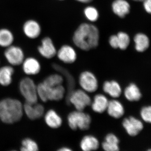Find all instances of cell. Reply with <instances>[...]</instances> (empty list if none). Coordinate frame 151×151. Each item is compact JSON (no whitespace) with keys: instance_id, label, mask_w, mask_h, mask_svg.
<instances>
[{"instance_id":"6da1fadb","label":"cell","mask_w":151,"mask_h":151,"mask_svg":"<svg viewBox=\"0 0 151 151\" xmlns=\"http://www.w3.org/2000/svg\"><path fill=\"white\" fill-rule=\"evenodd\" d=\"M99 32L93 25L82 24L74 33L73 41L75 45L83 50H90L98 45Z\"/></svg>"},{"instance_id":"7a4b0ae2","label":"cell","mask_w":151,"mask_h":151,"mask_svg":"<svg viewBox=\"0 0 151 151\" xmlns=\"http://www.w3.org/2000/svg\"><path fill=\"white\" fill-rule=\"evenodd\" d=\"M23 105L14 98H4L0 100V120L5 124L19 122L24 114Z\"/></svg>"},{"instance_id":"3957f363","label":"cell","mask_w":151,"mask_h":151,"mask_svg":"<svg viewBox=\"0 0 151 151\" xmlns=\"http://www.w3.org/2000/svg\"><path fill=\"white\" fill-rule=\"evenodd\" d=\"M38 98L44 103L48 101H58L62 100L65 93V88L62 85L50 87L42 82L37 85Z\"/></svg>"},{"instance_id":"277c9868","label":"cell","mask_w":151,"mask_h":151,"mask_svg":"<svg viewBox=\"0 0 151 151\" xmlns=\"http://www.w3.org/2000/svg\"><path fill=\"white\" fill-rule=\"evenodd\" d=\"M68 123L70 129L73 130L79 129L85 131L89 129L92 119L91 116L83 111H73L68 116Z\"/></svg>"},{"instance_id":"5b68a950","label":"cell","mask_w":151,"mask_h":151,"mask_svg":"<svg viewBox=\"0 0 151 151\" xmlns=\"http://www.w3.org/2000/svg\"><path fill=\"white\" fill-rule=\"evenodd\" d=\"M19 90L26 103H37L38 100L37 85L29 77L22 78L19 84Z\"/></svg>"},{"instance_id":"8992f818","label":"cell","mask_w":151,"mask_h":151,"mask_svg":"<svg viewBox=\"0 0 151 151\" xmlns=\"http://www.w3.org/2000/svg\"><path fill=\"white\" fill-rule=\"evenodd\" d=\"M68 100L76 110L79 111H84L92 103L90 96L83 89H77L70 92Z\"/></svg>"},{"instance_id":"52a82bcc","label":"cell","mask_w":151,"mask_h":151,"mask_svg":"<svg viewBox=\"0 0 151 151\" xmlns=\"http://www.w3.org/2000/svg\"><path fill=\"white\" fill-rule=\"evenodd\" d=\"M79 85L87 93L96 92L98 88V81L94 73L85 71L80 74L78 78Z\"/></svg>"},{"instance_id":"ba28073f","label":"cell","mask_w":151,"mask_h":151,"mask_svg":"<svg viewBox=\"0 0 151 151\" xmlns=\"http://www.w3.org/2000/svg\"><path fill=\"white\" fill-rule=\"evenodd\" d=\"M4 55L12 66L22 65L25 59L24 52L21 47L13 44L6 48Z\"/></svg>"},{"instance_id":"9c48e42d","label":"cell","mask_w":151,"mask_h":151,"mask_svg":"<svg viewBox=\"0 0 151 151\" xmlns=\"http://www.w3.org/2000/svg\"><path fill=\"white\" fill-rule=\"evenodd\" d=\"M24 113L30 120H37L44 115L45 108L37 103H29L25 102L23 105Z\"/></svg>"},{"instance_id":"30bf717a","label":"cell","mask_w":151,"mask_h":151,"mask_svg":"<svg viewBox=\"0 0 151 151\" xmlns=\"http://www.w3.org/2000/svg\"><path fill=\"white\" fill-rule=\"evenodd\" d=\"M122 125L127 134L132 137L137 135L144 127L142 122L132 116L124 119Z\"/></svg>"},{"instance_id":"8fae6325","label":"cell","mask_w":151,"mask_h":151,"mask_svg":"<svg viewBox=\"0 0 151 151\" xmlns=\"http://www.w3.org/2000/svg\"><path fill=\"white\" fill-rule=\"evenodd\" d=\"M39 54L46 59H51L57 54L56 48L50 38H43L41 45L37 47Z\"/></svg>"},{"instance_id":"7c38bea8","label":"cell","mask_w":151,"mask_h":151,"mask_svg":"<svg viewBox=\"0 0 151 151\" xmlns=\"http://www.w3.org/2000/svg\"><path fill=\"white\" fill-rule=\"evenodd\" d=\"M22 29L24 35L30 39L37 38L41 33L40 25L34 19L28 20L25 22Z\"/></svg>"},{"instance_id":"4fadbf2b","label":"cell","mask_w":151,"mask_h":151,"mask_svg":"<svg viewBox=\"0 0 151 151\" xmlns=\"http://www.w3.org/2000/svg\"><path fill=\"white\" fill-rule=\"evenodd\" d=\"M22 65L24 72L27 75H37L40 72L41 68L39 61L32 57L24 59Z\"/></svg>"},{"instance_id":"5bb4252c","label":"cell","mask_w":151,"mask_h":151,"mask_svg":"<svg viewBox=\"0 0 151 151\" xmlns=\"http://www.w3.org/2000/svg\"><path fill=\"white\" fill-rule=\"evenodd\" d=\"M57 54L60 60L68 64L75 62L77 57L75 50L71 47L67 45L63 46Z\"/></svg>"},{"instance_id":"9a60e30c","label":"cell","mask_w":151,"mask_h":151,"mask_svg":"<svg viewBox=\"0 0 151 151\" xmlns=\"http://www.w3.org/2000/svg\"><path fill=\"white\" fill-rule=\"evenodd\" d=\"M44 116L45 124L50 128L53 129H58L62 125V118L55 110L52 109L48 110L45 113Z\"/></svg>"},{"instance_id":"2e32d148","label":"cell","mask_w":151,"mask_h":151,"mask_svg":"<svg viewBox=\"0 0 151 151\" xmlns=\"http://www.w3.org/2000/svg\"><path fill=\"white\" fill-rule=\"evenodd\" d=\"M106 111L109 116L116 119L121 118L125 113L124 107L122 103L116 100L109 101Z\"/></svg>"},{"instance_id":"e0dca14e","label":"cell","mask_w":151,"mask_h":151,"mask_svg":"<svg viewBox=\"0 0 151 151\" xmlns=\"http://www.w3.org/2000/svg\"><path fill=\"white\" fill-rule=\"evenodd\" d=\"M103 89L105 93L113 98H118L122 94V87L115 80L105 81L103 84Z\"/></svg>"},{"instance_id":"ac0fdd59","label":"cell","mask_w":151,"mask_h":151,"mask_svg":"<svg viewBox=\"0 0 151 151\" xmlns=\"http://www.w3.org/2000/svg\"><path fill=\"white\" fill-rule=\"evenodd\" d=\"M108 98L102 94H97L94 97L91 105L92 110L97 113H104L107 110L108 103Z\"/></svg>"},{"instance_id":"d6986e66","label":"cell","mask_w":151,"mask_h":151,"mask_svg":"<svg viewBox=\"0 0 151 151\" xmlns=\"http://www.w3.org/2000/svg\"><path fill=\"white\" fill-rule=\"evenodd\" d=\"M14 73V70L12 65H4L0 67V84L3 86L10 85Z\"/></svg>"},{"instance_id":"ffe728a7","label":"cell","mask_w":151,"mask_h":151,"mask_svg":"<svg viewBox=\"0 0 151 151\" xmlns=\"http://www.w3.org/2000/svg\"><path fill=\"white\" fill-rule=\"evenodd\" d=\"M80 147L84 151L96 150L100 147V142L97 138L92 135L84 136L81 140Z\"/></svg>"},{"instance_id":"44dd1931","label":"cell","mask_w":151,"mask_h":151,"mask_svg":"<svg viewBox=\"0 0 151 151\" xmlns=\"http://www.w3.org/2000/svg\"><path fill=\"white\" fill-rule=\"evenodd\" d=\"M130 6L126 0H116L112 4L114 13L120 17H124L129 12Z\"/></svg>"},{"instance_id":"7402d4cb","label":"cell","mask_w":151,"mask_h":151,"mask_svg":"<svg viewBox=\"0 0 151 151\" xmlns=\"http://www.w3.org/2000/svg\"><path fill=\"white\" fill-rule=\"evenodd\" d=\"M119 140L114 134L110 133L106 135L105 141L102 143V148L106 151L119 150Z\"/></svg>"},{"instance_id":"603a6c76","label":"cell","mask_w":151,"mask_h":151,"mask_svg":"<svg viewBox=\"0 0 151 151\" xmlns=\"http://www.w3.org/2000/svg\"><path fill=\"white\" fill-rule=\"evenodd\" d=\"M14 40L13 33L8 29H0V47L6 48L12 45Z\"/></svg>"},{"instance_id":"cb8c5ba5","label":"cell","mask_w":151,"mask_h":151,"mask_svg":"<svg viewBox=\"0 0 151 151\" xmlns=\"http://www.w3.org/2000/svg\"><path fill=\"white\" fill-rule=\"evenodd\" d=\"M124 95L127 100L131 102L139 101L142 97V94L140 89L134 83L130 84L125 89Z\"/></svg>"},{"instance_id":"d4e9b609","label":"cell","mask_w":151,"mask_h":151,"mask_svg":"<svg viewBox=\"0 0 151 151\" xmlns=\"http://www.w3.org/2000/svg\"><path fill=\"white\" fill-rule=\"evenodd\" d=\"M134 40L136 44V49L137 51L142 52L145 51L149 46L148 37L143 34H138L135 36Z\"/></svg>"},{"instance_id":"484cf974","label":"cell","mask_w":151,"mask_h":151,"mask_svg":"<svg viewBox=\"0 0 151 151\" xmlns=\"http://www.w3.org/2000/svg\"><path fill=\"white\" fill-rule=\"evenodd\" d=\"M63 78L62 76L59 74H53L48 76L44 79L42 83L50 87H55L62 85Z\"/></svg>"},{"instance_id":"4316f807","label":"cell","mask_w":151,"mask_h":151,"mask_svg":"<svg viewBox=\"0 0 151 151\" xmlns=\"http://www.w3.org/2000/svg\"><path fill=\"white\" fill-rule=\"evenodd\" d=\"M20 150L22 151H37L39 147L37 143L29 138H25L22 141Z\"/></svg>"},{"instance_id":"83f0119b","label":"cell","mask_w":151,"mask_h":151,"mask_svg":"<svg viewBox=\"0 0 151 151\" xmlns=\"http://www.w3.org/2000/svg\"><path fill=\"white\" fill-rule=\"evenodd\" d=\"M116 36L118 48L123 50L126 49L129 44V37L127 33L123 32H119Z\"/></svg>"},{"instance_id":"f1b7e54d","label":"cell","mask_w":151,"mask_h":151,"mask_svg":"<svg viewBox=\"0 0 151 151\" xmlns=\"http://www.w3.org/2000/svg\"><path fill=\"white\" fill-rule=\"evenodd\" d=\"M84 14L86 17L90 21H97L99 17L98 11L95 8L92 6L87 7L84 10Z\"/></svg>"},{"instance_id":"f546056e","label":"cell","mask_w":151,"mask_h":151,"mask_svg":"<svg viewBox=\"0 0 151 151\" xmlns=\"http://www.w3.org/2000/svg\"><path fill=\"white\" fill-rule=\"evenodd\" d=\"M141 116L145 122L151 123V106H147L142 108Z\"/></svg>"},{"instance_id":"4dcf8cb0","label":"cell","mask_w":151,"mask_h":151,"mask_svg":"<svg viewBox=\"0 0 151 151\" xmlns=\"http://www.w3.org/2000/svg\"><path fill=\"white\" fill-rule=\"evenodd\" d=\"M109 43L113 48H118V43H117V36L113 35L111 36L109 39Z\"/></svg>"},{"instance_id":"1f68e13d","label":"cell","mask_w":151,"mask_h":151,"mask_svg":"<svg viewBox=\"0 0 151 151\" xmlns=\"http://www.w3.org/2000/svg\"><path fill=\"white\" fill-rule=\"evenodd\" d=\"M144 6L146 11L151 14V0H145Z\"/></svg>"},{"instance_id":"d6a6232c","label":"cell","mask_w":151,"mask_h":151,"mask_svg":"<svg viewBox=\"0 0 151 151\" xmlns=\"http://www.w3.org/2000/svg\"><path fill=\"white\" fill-rule=\"evenodd\" d=\"M59 151H71L72 150L67 147H63L58 150Z\"/></svg>"},{"instance_id":"836d02e7","label":"cell","mask_w":151,"mask_h":151,"mask_svg":"<svg viewBox=\"0 0 151 151\" xmlns=\"http://www.w3.org/2000/svg\"><path fill=\"white\" fill-rule=\"evenodd\" d=\"M78 1L83 3H88L92 1L93 0H76Z\"/></svg>"},{"instance_id":"e575fe53","label":"cell","mask_w":151,"mask_h":151,"mask_svg":"<svg viewBox=\"0 0 151 151\" xmlns=\"http://www.w3.org/2000/svg\"><path fill=\"white\" fill-rule=\"evenodd\" d=\"M134 1H144L145 0H134Z\"/></svg>"},{"instance_id":"d590c367","label":"cell","mask_w":151,"mask_h":151,"mask_svg":"<svg viewBox=\"0 0 151 151\" xmlns=\"http://www.w3.org/2000/svg\"><path fill=\"white\" fill-rule=\"evenodd\" d=\"M0 63H1V61H0Z\"/></svg>"},{"instance_id":"8d00e7d4","label":"cell","mask_w":151,"mask_h":151,"mask_svg":"<svg viewBox=\"0 0 151 151\" xmlns=\"http://www.w3.org/2000/svg\"><path fill=\"white\" fill-rule=\"evenodd\" d=\"M60 1H62V0H60Z\"/></svg>"}]
</instances>
